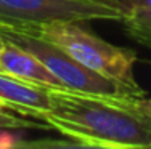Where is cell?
<instances>
[{
    "mask_svg": "<svg viewBox=\"0 0 151 149\" xmlns=\"http://www.w3.org/2000/svg\"><path fill=\"white\" fill-rule=\"evenodd\" d=\"M138 104L142 106L148 114H151V99H146V98L142 96V98H138Z\"/></svg>",
    "mask_w": 151,
    "mask_h": 149,
    "instance_id": "cell-12",
    "label": "cell"
},
{
    "mask_svg": "<svg viewBox=\"0 0 151 149\" xmlns=\"http://www.w3.org/2000/svg\"><path fill=\"white\" fill-rule=\"evenodd\" d=\"M21 128H0V149H19L24 148L26 138Z\"/></svg>",
    "mask_w": 151,
    "mask_h": 149,
    "instance_id": "cell-9",
    "label": "cell"
},
{
    "mask_svg": "<svg viewBox=\"0 0 151 149\" xmlns=\"http://www.w3.org/2000/svg\"><path fill=\"white\" fill-rule=\"evenodd\" d=\"M34 34L55 43L71 58L93 72L116 82L132 96L142 98L145 91L135 79V50L113 45L79 24V21L21 23Z\"/></svg>",
    "mask_w": 151,
    "mask_h": 149,
    "instance_id": "cell-2",
    "label": "cell"
},
{
    "mask_svg": "<svg viewBox=\"0 0 151 149\" xmlns=\"http://www.w3.org/2000/svg\"><path fill=\"white\" fill-rule=\"evenodd\" d=\"M101 2L117 8L124 16L134 11L151 10V0H101Z\"/></svg>",
    "mask_w": 151,
    "mask_h": 149,
    "instance_id": "cell-10",
    "label": "cell"
},
{
    "mask_svg": "<svg viewBox=\"0 0 151 149\" xmlns=\"http://www.w3.org/2000/svg\"><path fill=\"white\" fill-rule=\"evenodd\" d=\"M124 15L101 0H0V21H122Z\"/></svg>",
    "mask_w": 151,
    "mask_h": 149,
    "instance_id": "cell-4",
    "label": "cell"
},
{
    "mask_svg": "<svg viewBox=\"0 0 151 149\" xmlns=\"http://www.w3.org/2000/svg\"><path fill=\"white\" fill-rule=\"evenodd\" d=\"M27 127H32V128H44L48 130V127L45 123H34L27 119H23V117H18L12 112H0V128H27Z\"/></svg>",
    "mask_w": 151,
    "mask_h": 149,
    "instance_id": "cell-8",
    "label": "cell"
},
{
    "mask_svg": "<svg viewBox=\"0 0 151 149\" xmlns=\"http://www.w3.org/2000/svg\"><path fill=\"white\" fill-rule=\"evenodd\" d=\"M0 72H2V71H0Z\"/></svg>",
    "mask_w": 151,
    "mask_h": 149,
    "instance_id": "cell-14",
    "label": "cell"
},
{
    "mask_svg": "<svg viewBox=\"0 0 151 149\" xmlns=\"http://www.w3.org/2000/svg\"><path fill=\"white\" fill-rule=\"evenodd\" d=\"M10 111L16 112V108L12 104V103L5 101L3 98H0V112H10Z\"/></svg>",
    "mask_w": 151,
    "mask_h": 149,
    "instance_id": "cell-11",
    "label": "cell"
},
{
    "mask_svg": "<svg viewBox=\"0 0 151 149\" xmlns=\"http://www.w3.org/2000/svg\"><path fill=\"white\" fill-rule=\"evenodd\" d=\"M0 34L5 40L29 51L37 59H40L45 67L61 82L64 88L87 93H105V95H127L132 96L125 88L116 82L93 72L82 66L79 61L71 58L55 43L34 34L21 23L0 21Z\"/></svg>",
    "mask_w": 151,
    "mask_h": 149,
    "instance_id": "cell-3",
    "label": "cell"
},
{
    "mask_svg": "<svg viewBox=\"0 0 151 149\" xmlns=\"http://www.w3.org/2000/svg\"><path fill=\"white\" fill-rule=\"evenodd\" d=\"M48 106L27 112L81 148L151 149V114L137 96L47 88Z\"/></svg>",
    "mask_w": 151,
    "mask_h": 149,
    "instance_id": "cell-1",
    "label": "cell"
},
{
    "mask_svg": "<svg viewBox=\"0 0 151 149\" xmlns=\"http://www.w3.org/2000/svg\"><path fill=\"white\" fill-rule=\"evenodd\" d=\"M0 98L12 103L16 112L24 115L35 109H47L48 106L47 88L23 82L3 72H0Z\"/></svg>",
    "mask_w": 151,
    "mask_h": 149,
    "instance_id": "cell-6",
    "label": "cell"
},
{
    "mask_svg": "<svg viewBox=\"0 0 151 149\" xmlns=\"http://www.w3.org/2000/svg\"><path fill=\"white\" fill-rule=\"evenodd\" d=\"M125 32L135 42L151 48V10L129 13L121 21Z\"/></svg>",
    "mask_w": 151,
    "mask_h": 149,
    "instance_id": "cell-7",
    "label": "cell"
},
{
    "mask_svg": "<svg viewBox=\"0 0 151 149\" xmlns=\"http://www.w3.org/2000/svg\"><path fill=\"white\" fill-rule=\"evenodd\" d=\"M5 45H6V40H5V37L0 34V51L3 50V47H5Z\"/></svg>",
    "mask_w": 151,
    "mask_h": 149,
    "instance_id": "cell-13",
    "label": "cell"
},
{
    "mask_svg": "<svg viewBox=\"0 0 151 149\" xmlns=\"http://www.w3.org/2000/svg\"><path fill=\"white\" fill-rule=\"evenodd\" d=\"M0 71L23 82L34 83L44 88H60L61 82L29 51L6 40V45L0 51Z\"/></svg>",
    "mask_w": 151,
    "mask_h": 149,
    "instance_id": "cell-5",
    "label": "cell"
}]
</instances>
